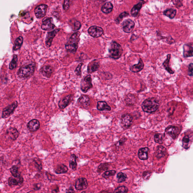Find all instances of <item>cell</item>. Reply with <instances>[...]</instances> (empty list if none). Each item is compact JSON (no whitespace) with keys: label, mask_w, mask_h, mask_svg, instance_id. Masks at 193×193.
Listing matches in <instances>:
<instances>
[{"label":"cell","mask_w":193,"mask_h":193,"mask_svg":"<svg viewBox=\"0 0 193 193\" xmlns=\"http://www.w3.org/2000/svg\"><path fill=\"white\" fill-rule=\"evenodd\" d=\"M166 149L163 146H158L156 151V157L158 158L163 157L166 154Z\"/></svg>","instance_id":"31"},{"label":"cell","mask_w":193,"mask_h":193,"mask_svg":"<svg viewBox=\"0 0 193 193\" xmlns=\"http://www.w3.org/2000/svg\"><path fill=\"white\" fill-rule=\"evenodd\" d=\"M86 193V192H85L83 191V192H82V193Z\"/></svg>","instance_id":"55"},{"label":"cell","mask_w":193,"mask_h":193,"mask_svg":"<svg viewBox=\"0 0 193 193\" xmlns=\"http://www.w3.org/2000/svg\"><path fill=\"white\" fill-rule=\"evenodd\" d=\"M72 1H64L63 4V9L64 10L67 11L69 9Z\"/></svg>","instance_id":"46"},{"label":"cell","mask_w":193,"mask_h":193,"mask_svg":"<svg viewBox=\"0 0 193 193\" xmlns=\"http://www.w3.org/2000/svg\"><path fill=\"white\" fill-rule=\"evenodd\" d=\"M154 140L156 143L162 144L163 143V135L161 134H156L154 136Z\"/></svg>","instance_id":"39"},{"label":"cell","mask_w":193,"mask_h":193,"mask_svg":"<svg viewBox=\"0 0 193 193\" xmlns=\"http://www.w3.org/2000/svg\"><path fill=\"white\" fill-rule=\"evenodd\" d=\"M123 49L120 45L116 41H112L109 48L110 57L114 59H118L122 56Z\"/></svg>","instance_id":"3"},{"label":"cell","mask_w":193,"mask_h":193,"mask_svg":"<svg viewBox=\"0 0 193 193\" xmlns=\"http://www.w3.org/2000/svg\"><path fill=\"white\" fill-rule=\"evenodd\" d=\"M73 96L72 95H68L64 98L61 99L59 101L58 106L59 108L61 110L64 109L67 107L73 100Z\"/></svg>","instance_id":"15"},{"label":"cell","mask_w":193,"mask_h":193,"mask_svg":"<svg viewBox=\"0 0 193 193\" xmlns=\"http://www.w3.org/2000/svg\"><path fill=\"white\" fill-rule=\"evenodd\" d=\"M115 173L116 171L114 170L107 171L103 173L102 176L104 178L107 179L110 176H114Z\"/></svg>","instance_id":"42"},{"label":"cell","mask_w":193,"mask_h":193,"mask_svg":"<svg viewBox=\"0 0 193 193\" xmlns=\"http://www.w3.org/2000/svg\"><path fill=\"white\" fill-rule=\"evenodd\" d=\"M7 131L8 136L12 140H16L19 136V132L17 129L15 128H9L7 129Z\"/></svg>","instance_id":"26"},{"label":"cell","mask_w":193,"mask_h":193,"mask_svg":"<svg viewBox=\"0 0 193 193\" xmlns=\"http://www.w3.org/2000/svg\"><path fill=\"white\" fill-rule=\"evenodd\" d=\"M70 25L73 31H76L79 30L81 27V24L80 22L75 19H72L70 21Z\"/></svg>","instance_id":"35"},{"label":"cell","mask_w":193,"mask_h":193,"mask_svg":"<svg viewBox=\"0 0 193 193\" xmlns=\"http://www.w3.org/2000/svg\"><path fill=\"white\" fill-rule=\"evenodd\" d=\"M149 148L147 147L140 148L138 152L139 157L140 160H145L148 158Z\"/></svg>","instance_id":"23"},{"label":"cell","mask_w":193,"mask_h":193,"mask_svg":"<svg viewBox=\"0 0 193 193\" xmlns=\"http://www.w3.org/2000/svg\"><path fill=\"white\" fill-rule=\"evenodd\" d=\"M23 179L22 176L21 175L19 177L16 178H9L8 180V183L9 185L11 187L13 186H16L21 185L23 182Z\"/></svg>","instance_id":"20"},{"label":"cell","mask_w":193,"mask_h":193,"mask_svg":"<svg viewBox=\"0 0 193 193\" xmlns=\"http://www.w3.org/2000/svg\"><path fill=\"white\" fill-rule=\"evenodd\" d=\"M78 103L81 107H87L90 105V99L89 96L86 95H82L78 99Z\"/></svg>","instance_id":"17"},{"label":"cell","mask_w":193,"mask_h":193,"mask_svg":"<svg viewBox=\"0 0 193 193\" xmlns=\"http://www.w3.org/2000/svg\"><path fill=\"white\" fill-rule=\"evenodd\" d=\"M67 171H68V168L67 167L63 164L58 165L55 169V172L57 174L66 173Z\"/></svg>","instance_id":"29"},{"label":"cell","mask_w":193,"mask_h":193,"mask_svg":"<svg viewBox=\"0 0 193 193\" xmlns=\"http://www.w3.org/2000/svg\"><path fill=\"white\" fill-rule=\"evenodd\" d=\"M36 65L35 63H32L20 67L18 72V75L20 78H28L33 74Z\"/></svg>","instance_id":"4"},{"label":"cell","mask_w":193,"mask_h":193,"mask_svg":"<svg viewBox=\"0 0 193 193\" xmlns=\"http://www.w3.org/2000/svg\"><path fill=\"white\" fill-rule=\"evenodd\" d=\"M52 22H53V19L52 18H45L43 20L41 28L45 31H49L54 29L55 26L52 23Z\"/></svg>","instance_id":"12"},{"label":"cell","mask_w":193,"mask_h":193,"mask_svg":"<svg viewBox=\"0 0 193 193\" xmlns=\"http://www.w3.org/2000/svg\"><path fill=\"white\" fill-rule=\"evenodd\" d=\"M88 33L93 38H96L101 36L104 31L101 27L93 26L89 28L88 30Z\"/></svg>","instance_id":"8"},{"label":"cell","mask_w":193,"mask_h":193,"mask_svg":"<svg viewBox=\"0 0 193 193\" xmlns=\"http://www.w3.org/2000/svg\"><path fill=\"white\" fill-rule=\"evenodd\" d=\"M125 102L126 105L131 106L134 105L136 102V96L134 95L129 94L125 97Z\"/></svg>","instance_id":"27"},{"label":"cell","mask_w":193,"mask_h":193,"mask_svg":"<svg viewBox=\"0 0 193 193\" xmlns=\"http://www.w3.org/2000/svg\"><path fill=\"white\" fill-rule=\"evenodd\" d=\"M133 122V118L128 114H124L121 118V125L124 129L129 128L131 126Z\"/></svg>","instance_id":"6"},{"label":"cell","mask_w":193,"mask_h":193,"mask_svg":"<svg viewBox=\"0 0 193 193\" xmlns=\"http://www.w3.org/2000/svg\"><path fill=\"white\" fill-rule=\"evenodd\" d=\"M27 193H34L33 192H28Z\"/></svg>","instance_id":"54"},{"label":"cell","mask_w":193,"mask_h":193,"mask_svg":"<svg viewBox=\"0 0 193 193\" xmlns=\"http://www.w3.org/2000/svg\"><path fill=\"white\" fill-rule=\"evenodd\" d=\"M36 165L37 168H38V169H39V170H41L42 169V164H41V163L40 162V161L38 160H34Z\"/></svg>","instance_id":"49"},{"label":"cell","mask_w":193,"mask_h":193,"mask_svg":"<svg viewBox=\"0 0 193 193\" xmlns=\"http://www.w3.org/2000/svg\"><path fill=\"white\" fill-rule=\"evenodd\" d=\"M17 56L15 55L13 57V60L11 62L9 65V68L10 70H13L16 67L17 64Z\"/></svg>","instance_id":"43"},{"label":"cell","mask_w":193,"mask_h":193,"mask_svg":"<svg viewBox=\"0 0 193 193\" xmlns=\"http://www.w3.org/2000/svg\"><path fill=\"white\" fill-rule=\"evenodd\" d=\"M118 183H122L125 181L127 179L126 175L122 172H120L117 175Z\"/></svg>","instance_id":"40"},{"label":"cell","mask_w":193,"mask_h":193,"mask_svg":"<svg viewBox=\"0 0 193 193\" xmlns=\"http://www.w3.org/2000/svg\"><path fill=\"white\" fill-rule=\"evenodd\" d=\"M183 57L185 58L193 57V48L192 43L185 44L183 46Z\"/></svg>","instance_id":"16"},{"label":"cell","mask_w":193,"mask_h":193,"mask_svg":"<svg viewBox=\"0 0 193 193\" xmlns=\"http://www.w3.org/2000/svg\"><path fill=\"white\" fill-rule=\"evenodd\" d=\"M10 172L15 178H18L20 176L18 171V168L16 166H12L10 169Z\"/></svg>","instance_id":"37"},{"label":"cell","mask_w":193,"mask_h":193,"mask_svg":"<svg viewBox=\"0 0 193 193\" xmlns=\"http://www.w3.org/2000/svg\"><path fill=\"white\" fill-rule=\"evenodd\" d=\"M83 65V63H81L78 64V67L75 70V73L77 76L79 77H81L82 75V71H81V68H82V66Z\"/></svg>","instance_id":"45"},{"label":"cell","mask_w":193,"mask_h":193,"mask_svg":"<svg viewBox=\"0 0 193 193\" xmlns=\"http://www.w3.org/2000/svg\"><path fill=\"white\" fill-rule=\"evenodd\" d=\"M92 78L91 75H88L85 77L81 81V90L84 93H86L92 88Z\"/></svg>","instance_id":"5"},{"label":"cell","mask_w":193,"mask_h":193,"mask_svg":"<svg viewBox=\"0 0 193 193\" xmlns=\"http://www.w3.org/2000/svg\"><path fill=\"white\" fill-rule=\"evenodd\" d=\"M129 14L128 12H123V13H121L118 16V17H117L116 19H115L116 22L118 23H118H119L122 21L124 18L127 17V16H129Z\"/></svg>","instance_id":"38"},{"label":"cell","mask_w":193,"mask_h":193,"mask_svg":"<svg viewBox=\"0 0 193 193\" xmlns=\"http://www.w3.org/2000/svg\"><path fill=\"white\" fill-rule=\"evenodd\" d=\"M165 131L167 134L175 140L178 137L180 133L181 129L178 127L170 126L167 128Z\"/></svg>","instance_id":"7"},{"label":"cell","mask_w":193,"mask_h":193,"mask_svg":"<svg viewBox=\"0 0 193 193\" xmlns=\"http://www.w3.org/2000/svg\"><path fill=\"white\" fill-rule=\"evenodd\" d=\"M143 2L140 1L137 4L135 5L131 9V14L132 17H136L138 15L139 12L142 7Z\"/></svg>","instance_id":"25"},{"label":"cell","mask_w":193,"mask_h":193,"mask_svg":"<svg viewBox=\"0 0 193 193\" xmlns=\"http://www.w3.org/2000/svg\"><path fill=\"white\" fill-rule=\"evenodd\" d=\"M107 163H102L100 164L97 168V172L98 173H101L103 171L107 169Z\"/></svg>","instance_id":"44"},{"label":"cell","mask_w":193,"mask_h":193,"mask_svg":"<svg viewBox=\"0 0 193 193\" xmlns=\"http://www.w3.org/2000/svg\"><path fill=\"white\" fill-rule=\"evenodd\" d=\"M127 139L125 138H123L122 139H121L118 142L120 145H122L124 144V143H125V142L126 141Z\"/></svg>","instance_id":"51"},{"label":"cell","mask_w":193,"mask_h":193,"mask_svg":"<svg viewBox=\"0 0 193 193\" xmlns=\"http://www.w3.org/2000/svg\"><path fill=\"white\" fill-rule=\"evenodd\" d=\"M81 33L79 31L74 33L70 37V39L65 44L66 49L71 53H75L78 49L80 41Z\"/></svg>","instance_id":"2"},{"label":"cell","mask_w":193,"mask_h":193,"mask_svg":"<svg viewBox=\"0 0 193 193\" xmlns=\"http://www.w3.org/2000/svg\"><path fill=\"white\" fill-rule=\"evenodd\" d=\"M65 193H75V192L74 191L73 187H70L69 189L67 190Z\"/></svg>","instance_id":"52"},{"label":"cell","mask_w":193,"mask_h":193,"mask_svg":"<svg viewBox=\"0 0 193 193\" xmlns=\"http://www.w3.org/2000/svg\"><path fill=\"white\" fill-rule=\"evenodd\" d=\"M41 73L46 78H50L53 73V67L49 65L44 66L40 70Z\"/></svg>","instance_id":"19"},{"label":"cell","mask_w":193,"mask_h":193,"mask_svg":"<svg viewBox=\"0 0 193 193\" xmlns=\"http://www.w3.org/2000/svg\"><path fill=\"white\" fill-rule=\"evenodd\" d=\"M40 124L38 120L33 119L30 121L27 125V128L31 132L38 131L40 128Z\"/></svg>","instance_id":"18"},{"label":"cell","mask_w":193,"mask_h":193,"mask_svg":"<svg viewBox=\"0 0 193 193\" xmlns=\"http://www.w3.org/2000/svg\"><path fill=\"white\" fill-rule=\"evenodd\" d=\"M60 29H57L48 33L46 40H45V44H46V46H47L48 47H50L52 45L54 38L57 34V33L60 31Z\"/></svg>","instance_id":"14"},{"label":"cell","mask_w":193,"mask_h":193,"mask_svg":"<svg viewBox=\"0 0 193 193\" xmlns=\"http://www.w3.org/2000/svg\"><path fill=\"white\" fill-rule=\"evenodd\" d=\"M97 109L100 111H103L104 110L110 111H111V108L106 102L100 101L97 102Z\"/></svg>","instance_id":"28"},{"label":"cell","mask_w":193,"mask_h":193,"mask_svg":"<svg viewBox=\"0 0 193 193\" xmlns=\"http://www.w3.org/2000/svg\"><path fill=\"white\" fill-rule=\"evenodd\" d=\"M47 5L42 4L37 7L34 10L36 16L38 18L43 17L46 15Z\"/></svg>","instance_id":"11"},{"label":"cell","mask_w":193,"mask_h":193,"mask_svg":"<svg viewBox=\"0 0 193 193\" xmlns=\"http://www.w3.org/2000/svg\"><path fill=\"white\" fill-rule=\"evenodd\" d=\"M160 104L158 100L155 98H149L146 99L142 104L141 107L143 111L147 113L155 112L159 108Z\"/></svg>","instance_id":"1"},{"label":"cell","mask_w":193,"mask_h":193,"mask_svg":"<svg viewBox=\"0 0 193 193\" xmlns=\"http://www.w3.org/2000/svg\"><path fill=\"white\" fill-rule=\"evenodd\" d=\"M167 58L163 63L164 68L165 70L170 74H173L174 73L175 71L172 70L171 67L169 66V62H170L171 58V54H168L166 56Z\"/></svg>","instance_id":"24"},{"label":"cell","mask_w":193,"mask_h":193,"mask_svg":"<svg viewBox=\"0 0 193 193\" xmlns=\"http://www.w3.org/2000/svg\"><path fill=\"white\" fill-rule=\"evenodd\" d=\"M88 184L87 180L85 178H78L76 181L75 188L78 191H82L87 188Z\"/></svg>","instance_id":"13"},{"label":"cell","mask_w":193,"mask_h":193,"mask_svg":"<svg viewBox=\"0 0 193 193\" xmlns=\"http://www.w3.org/2000/svg\"><path fill=\"white\" fill-rule=\"evenodd\" d=\"M100 67L99 62L97 60H94L88 64V73H92L97 71Z\"/></svg>","instance_id":"22"},{"label":"cell","mask_w":193,"mask_h":193,"mask_svg":"<svg viewBox=\"0 0 193 193\" xmlns=\"http://www.w3.org/2000/svg\"><path fill=\"white\" fill-rule=\"evenodd\" d=\"M59 191V189L58 187H57V188L54 189L53 190H52V193H58Z\"/></svg>","instance_id":"53"},{"label":"cell","mask_w":193,"mask_h":193,"mask_svg":"<svg viewBox=\"0 0 193 193\" xmlns=\"http://www.w3.org/2000/svg\"><path fill=\"white\" fill-rule=\"evenodd\" d=\"M113 9V5L111 2H107L102 7L101 10L103 13L108 14L111 13Z\"/></svg>","instance_id":"30"},{"label":"cell","mask_w":193,"mask_h":193,"mask_svg":"<svg viewBox=\"0 0 193 193\" xmlns=\"http://www.w3.org/2000/svg\"><path fill=\"white\" fill-rule=\"evenodd\" d=\"M135 26L134 21L131 19H127L122 23L123 30L126 33H130L133 31Z\"/></svg>","instance_id":"9"},{"label":"cell","mask_w":193,"mask_h":193,"mask_svg":"<svg viewBox=\"0 0 193 193\" xmlns=\"http://www.w3.org/2000/svg\"><path fill=\"white\" fill-rule=\"evenodd\" d=\"M192 140L191 136L188 135H186L183 137L182 140L183 147L185 149H188L191 144Z\"/></svg>","instance_id":"32"},{"label":"cell","mask_w":193,"mask_h":193,"mask_svg":"<svg viewBox=\"0 0 193 193\" xmlns=\"http://www.w3.org/2000/svg\"><path fill=\"white\" fill-rule=\"evenodd\" d=\"M41 188V184L36 183L33 185V189L35 191H38Z\"/></svg>","instance_id":"50"},{"label":"cell","mask_w":193,"mask_h":193,"mask_svg":"<svg viewBox=\"0 0 193 193\" xmlns=\"http://www.w3.org/2000/svg\"><path fill=\"white\" fill-rule=\"evenodd\" d=\"M173 5L177 8H179L183 5L182 1H172Z\"/></svg>","instance_id":"48"},{"label":"cell","mask_w":193,"mask_h":193,"mask_svg":"<svg viewBox=\"0 0 193 193\" xmlns=\"http://www.w3.org/2000/svg\"><path fill=\"white\" fill-rule=\"evenodd\" d=\"M128 192V189L125 186H121L115 189L113 193H126Z\"/></svg>","instance_id":"41"},{"label":"cell","mask_w":193,"mask_h":193,"mask_svg":"<svg viewBox=\"0 0 193 193\" xmlns=\"http://www.w3.org/2000/svg\"><path fill=\"white\" fill-rule=\"evenodd\" d=\"M193 64L191 63L188 66V75L190 76H193Z\"/></svg>","instance_id":"47"},{"label":"cell","mask_w":193,"mask_h":193,"mask_svg":"<svg viewBox=\"0 0 193 193\" xmlns=\"http://www.w3.org/2000/svg\"><path fill=\"white\" fill-rule=\"evenodd\" d=\"M23 42V38L21 36H19L16 38L15 42V45L13 47L14 50H17L21 47Z\"/></svg>","instance_id":"36"},{"label":"cell","mask_w":193,"mask_h":193,"mask_svg":"<svg viewBox=\"0 0 193 193\" xmlns=\"http://www.w3.org/2000/svg\"><path fill=\"white\" fill-rule=\"evenodd\" d=\"M144 67V63L141 59H139L138 63L131 66L130 70L132 72L138 73L142 70Z\"/></svg>","instance_id":"21"},{"label":"cell","mask_w":193,"mask_h":193,"mask_svg":"<svg viewBox=\"0 0 193 193\" xmlns=\"http://www.w3.org/2000/svg\"><path fill=\"white\" fill-rule=\"evenodd\" d=\"M177 11L176 9H169L164 11L163 14L165 16L169 17L170 19H173L176 16Z\"/></svg>","instance_id":"33"},{"label":"cell","mask_w":193,"mask_h":193,"mask_svg":"<svg viewBox=\"0 0 193 193\" xmlns=\"http://www.w3.org/2000/svg\"><path fill=\"white\" fill-rule=\"evenodd\" d=\"M18 103L17 102H14L10 105L5 107L3 111L2 118H9V117L13 113L17 107Z\"/></svg>","instance_id":"10"},{"label":"cell","mask_w":193,"mask_h":193,"mask_svg":"<svg viewBox=\"0 0 193 193\" xmlns=\"http://www.w3.org/2000/svg\"><path fill=\"white\" fill-rule=\"evenodd\" d=\"M77 157L75 154H72L70 157V166L73 170L75 171L77 168Z\"/></svg>","instance_id":"34"}]
</instances>
